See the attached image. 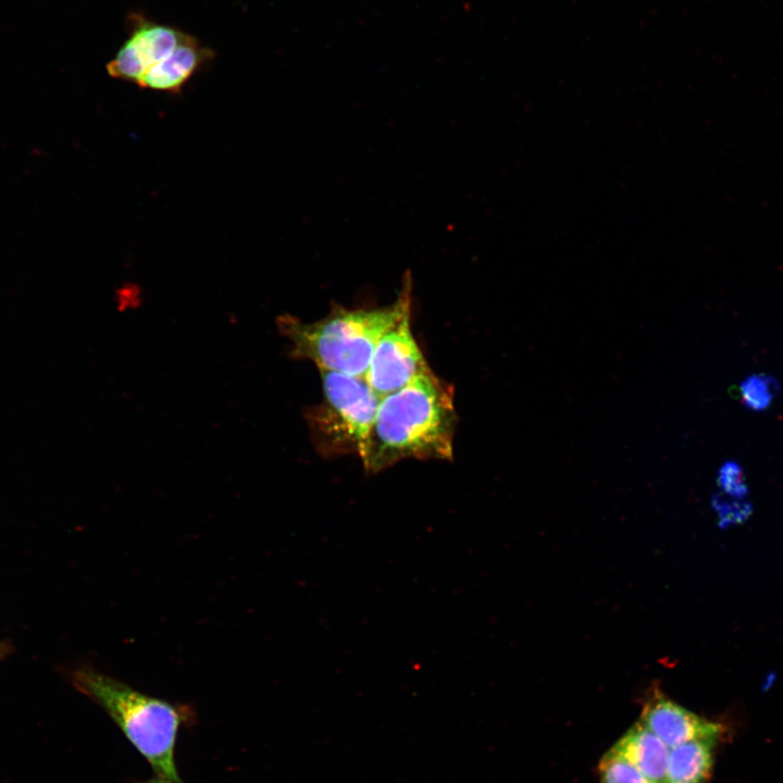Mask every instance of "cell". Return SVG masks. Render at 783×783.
I'll list each match as a JSON object with an SVG mask.
<instances>
[{"label": "cell", "instance_id": "1", "mask_svg": "<svg viewBox=\"0 0 783 783\" xmlns=\"http://www.w3.org/2000/svg\"><path fill=\"white\" fill-rule=\"evenodd\" d=\"M453 390L433 371L381 398L361 461L370 474L405 459H453Z\"/></svg>", "mask_w": 783, "mask_h": 783}, {"label": "cell", "instance_id": "2", "mask_svg": "<svg viewBox=\"0 0 783 783\" xmlns=\"http://www.w3.org/2000/svg\"><path fill=\"white\" fill-rule=\"evenodd\" d=\"M411 307L412 277L407 272L393 303L358 309L333 304L318 321L303 322L282 314L276 324L290 343L293 358L310 360L319 370L365 377L381 336Z\"/></svg>", "mask_w": 783, "mask_h": 783}, {"label": "cell", "instance_id": "3", "mask_svg": "<svg viewBox=\"0 0 783 783\" xmlns=\"http://www.w3.org/2000/svg\"><path fill=\"white\" fill-rule=\"evenodd\" d=\"M72 682L110 716L156 775L181 781L175 746L181 728L195 721L191 706L146 695L89 667L74 671Z\"/></svg>", "mask_w": 783, "mask_h": 783}, {"label": "cell", "instance_id": "4", "mask_svg": "<svg viewBox=\"0 0 783 783\" xmlns=\"http://www.w3.org/2000/svg\"><path fill=\"white\" fill-rule=\"evenodd\" d=\"M322 400L306 419L316 450L326 457L363 456L381 398L365 377L319 370Z\"/></svg>", "mask_w": 783, "mask_h": 783}, {"label": "cell", "instance_id": "5", "mask_svg": "<svg viewBox=\"0 0 783 783\" xmlns=\"http://www.w3.org/2000/svg\"><path fill=\"white\" fill-rule=\"evenodd\" d=\"M431 371L412 334L410 309L381 336L365 380L372 390L383 398Z\"/></svg>", "mask_w": 783, "mask_h": 783}, {"label": "cell", "instance_id": "6", "mask_svg": "<svg viewBox=\"0 0 783 783\" xmlns=\"http://www.w3.org/2000/svg\"><path fill=\"white\" fill-rule=\"evenodd\" d=\"M129 36L108 63L113 78L138 83L154 64L167 58L188 36L179 29L132 15Z\"/></svg>", "mask_w": 783, "mask_h": 783}, {"label": "cell", "instance_id": "7", "mask_svg": "<svg viewBox=\"0 0 783 783\" xmlns=\"http://www.w3.org/2000/svg\"><path fill=\"white\" fill-rule=\"evenodd\" d=\"M639 721L670 748L693 739H719L723 730L720 723L687 710L658 688L647 697Z\"/></svg>", "mask_w": 783, "mask_h": 783}, {"label": "cell", "instance_id": "8", "mask_svg": "<svg viewBox=\"0 0 783 783\" xmlns=\"http://www.w3.org/2000/svg\"><path fill=\"white\" fill-rule=\"evenodd\" d=\"M213 58V51L188 35L173 52L150 67L137 85L161 91L176 92Z\"/></svg>", "mask_w": 783, "mask_h": 783}, {"label": "cell", "instance_id": "9", "mask_svg": "<svg viewBox=\"0 0 783 783\" xmlns=\"http://www.w3.org/2000/svg\"><path fill=\"white\" fill-rule=\"evenodd\" d=\"M651 783H666L670 747L639 720L610 748Z\"/></svg>", "mask_w": 783, "mask_h": 783}, {"label": "cell", "instance_id": "10", "mask_svg": "<svg viewBox=\"0 0 783 783\" xmlns=\"http://www.w3.org/2000/svg\"><path fill=\"white\" fill-rule=\"evenodd\" d=\"M718 739H693L671 747L666 783H706L712 774Z\"/></svg>", "mask_w": 783, "mask_h": 783}, {"label": "cell", "instance_id": "11", "mask_svg": "<svg viewBox=\"0 0 783 783\" xmlns=\"http://www.w3.org/2000/svg\"><path fill=\"white\" fill-rule=\"evenodd\" d=\"M779 390V383L768 374H750L739 386L742 402L753 411L767 410Z\"/></svg>", "mask_w": 783, "mask_h": 783}, {"label": "cell", "instance_id": "12", "mask_svg": "<svg viewBox=\"0 0 783 783\" xmlns=\"http://www.w3.org/2000/svg\"><path fill=\"white\" fill-rule=\"evenodd\" d=\"M599 783H651L623 757L609 749L598 765Z\"/></svg>", "mask_w": 783, "mask_h": 783}, {"label": "cell", "instance_id": "13", "mask_svg": "<svg viewBox=\"0 0 783 783\" xmlns=\"http://www.w3.org/2000/svg\"><path fill=\"white\" fill-rule=\"evenodd\" d=\"M717 481L722 492L729 496L744 497L748 493L742 467L734 460H728L721 465Z\"/></svg>", "mask_w": 783, "mask_h": 783}, {"label": "cell", "instance_id": "14", "mask_svg": "<svg viewBox=\"0 0 783 783\" xmlns=\"http://www.w3.org/2000/svg\"><path fill=\"white\" fill-rule=\"evenodd\" d=\"M137 783H182V781H173V780H169V779L156 775L154 778H150L148 780L140 781Z\"/></svg>", "mask_w": 783, "mask_h": 783}]
</instances>
